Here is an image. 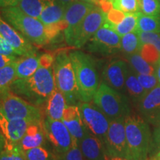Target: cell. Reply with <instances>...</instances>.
Segmentation results:
<instances>
[{"label": "cell", "instance_id": "obj_14", "mask_svg": "<svg viewBox=\"0 0 160 160\" xmlns=\"http://www.w3.org/2000/svg\"><path fill=\"white\" fill-rule=\"evenodd\" d=\"M129 67L125 61L116 59L110 62L102 71L104 82L113 89L125 93V80Z\"/></svg>", "mask_w": 160, "mask_h": 160}, {"label": "cell", "instance_id": "obj_5", "mask_svg": "<svg viewBox=\"0 0 160 160\" xmlns=\"http://www.w3.org/2000/svg\"><path fill=\"white\" fill-rule=\"evenodd\" d=\"M55 85L68 105H77L80 99L74 71L69 54L65 51L56 56L53 65Z\"/></svg>", "mask_w": 160, "mask_h": 160}, {"label": "cell", "instance_id": "obj_23", "mask_svg": "<svg viewBox=\"0 0 160 160\" xmlns=\"http://www.w3.org/2000/svg\"><path fill=\"white\" fill-rule=\"evenodd\" d=\"M65 9L59 0H52L44 8L39 19L44 25L58 23L64 19Z\"/></svg>", "mask_w": 160, "mask_h": 160}, {"label": "cell", "instance_id": "obj_6", "mask_svg": "<svg viewBox=\"0 0 160 160\" xmlns=\"http://www.w3.org/2000/svg\"><path fill=\"white\" fill-rule=\"evenodd\" d=\"M93 103L110 121L125 118L131 113L128 99L125 94L102 82L93 98Z\"/></svg>", "mask_w": 160, "mask_h": 160}, {"label": "cell", "instance_id": "obj_22", "mask_svg": "<svg viewBox=\"0 0 160 160\" xmlns=\"http://www.w3.org/2000/svg\"><path fill=\"white\" fill-rule=\"evenodd\" d=\"M39 66V57L37 54L19 58L15 62L17 79H25L31 77Z\"/></svg>", "mask_w": 160, "mask_h": 160}, {"label": "cell", "instance_id": "obj_45", "mask_svg": "<svg viewBox=\"0 0 160 160\" xmlns=\"http://www.w3.org/2000/svg\"><path fill=\"white\" fill-rule=\"evenodd\" d=\"M5 145V137H4L3 133H2L1 130H0V152L2 151Z\"/></svg>", "mask_w": 160, "mask_h": 160}, {"label": "cell", "instance_id": "obj_3", "mask_svg": "<svg viewBox=\"0 0 160 160\" xmlns=\"http://www.w3.org/2000/svg\"><path fill=\"white\" fill-rule=\"evenodd\" d=\"M74 71L80 99L91 102L99 88V75L94 59L91 56L80 51L69 53Z\"/></svg>", "mask_w": 160, "mask_h": 160}, {"label": "cell", "instance_id": "obj_27", "mask_svg": "<svg viewBox=\"0 0 160 160\" xmlns=\"http://www.w3.org/2000/svg\"><path fill=\"white\" fill-rule=\"evenodd\" d=\"M139 13L140 12L134 13H125L123 19L117 25L111 27V28L114 30L121 37L131 32L136 31L137 29L138 18H139Z\"/></svg>", "mask_w": 160, "mask_h": 160}, {"label": "cell", "instance_id": "obj_17", "mask_svg": "<svg viewBox=\"0 0 160 160\" xmlns=\"http://www.w3.org/2000/svg\"><path fill=\"white\" fill-rule=\"evenodd\" d=\"M31 122L24 119H8L0 112V130L5 143L19 144Z\"/></svg>", "mask_w": 160, "mask_h": 160}, {"label": "cell", "instance_id": "obj_34", "mask_svg": "<svg viewBox=\"0 0 160 160\" xmlns=\"http://www.w3.org/2000/svg\"><path fill=\"white\" fill-rule=\"evenodd\" d=\"M25 157L26 160H57L56 156L42 146L25 151Z\"/></svg>", "mask_w": 160, "mask_h": 160}, {"label": "cell", "instance_id": "obj_18", "mask_svg": "<svg viewBox=\"0 0 160 160\" xmlns=\"http://www.w3.org/2000/svg\"><path fill=\"white\" fill-rule=\"evenodd\" d=\"M62 121L69 131L72 139L77 140L79 144L86 131L79 106L68 105L64 111Z\"/></svg>", "mask_w": 160, "mask_h": 160}, {"label": "cell", "instance_id": "obj_19", "mask_svg": "<svg viewBox=\"0 0 160 160\" xmlns=\"http://www.w3.org/2000/svg\"><path fill=\"white\" fill-rule=\"evenodd\" d=\"M84 160H105L106 151L102 140L86 129L85 136L79 142Z\"/></svg>", "mask_w": 160, "mask_h": 160}, {"label": "cell", "instance_id": "obj_9", "mask_svg": "<svg viewBox=\"0 0 160 160\" xmlns=\"http://www.w3.org/2000/svg\"><path fill=\"white\" fill-rule=\"evenodd\" d=\"M77 105L79 106L82 119L86 129L92 135L102 140L105 145L110 120L94 103L82 102H79Z\"/></svg>", "mask_w": 160, "mask_h": 160}, {"label": "cell", "instance_id": "obj_12", "mask_svg": "<svg viewBox=\"0 0 160 160\" xmlns=\"http://www.w3.org/2000/svg\"><path fill=\"white\" fill-rule=\"evenodd\" d=\"M44 124L45 137L49 140L57 154H61L70 148L72 144L71 135L61 120H53L48 117Z\"/></svg>", "mask_w": 160, "mask_h": 160}, {"label": "cell", "instance_id": "obj_16", "mask_svg": "<svg viewBox=\"0 0 160 160\" xmlns=\"http://www.w3.org/2000/svg\"><path fill=\"white\" fill-rule=\"evenodd\" d=\"M95 6L94 4L81 0H75L66 8L64 20L67 22L68 27L64 31L65 37L68 36L79 25L88 13L94 8Z\"/></svg>", "mask_w": 160, "mask_h": 160}, {"label": "cell", "instance_id": "obj_38", "mask_svg": "<svg viewBox=\"0 0 160 160\" xmlns=\"http://www.w3.org/2000/svg\"><path fill=\"white\" fill-rule=\"evenodd\" d=\"M141 45L144 44H152L157 48V49L160 53V34L158 33L153 32H143L138 31Z\"/></svg>", "mask_w": 160, "mask_h": 160}, {"label": "cell", "instance_id": "obj_36", "mask_svg": "<svg viewBox=\"0 0 160 160\" xmlns=\"http://www.w3.org/2000/svg\"><path fill=\"white\" fill-rule=\"evenodd\" d=\"M57 160H84L77 140L73 139L71 146L65 153L56 155Z\"/></svg>", "mask_w": 160, "mask_h": 160}, {"label": "cell", "instance_id": "obj_44", "mask_svg": "<svg viewBox=\"0 0 160 160\" xmlns=\"http://www.w3.org/2000/svg\"><path fill=\"white\" fill-rule=\"evenodd\" d=\"M105 160H131V159H127V158H125V157H114V156H111L108 154V153H106L105 157Z\"/></svg>", "mask_w": 160, "mask_h": 160}, {"label": "cell", "instance_id": "obj_30", "mask_svg": "<svg viewBox=\"0 0 160 160\" xmlns=\"http://www.w3.org/2000/svg\"><path fill=\"white\" fill-rule=\"evenodd\" d=\"M16 79L15 62L0 69V97L10 91L11 85Z\"/></svg>", "mask_w": 160, "mask_h": 160}, {"label": "cell", "instance_id": "obj_29", "mask_svg": "<svg viewBox=\"0 0 160 160\" xmlns=\"http://www.w3.org/2000/svg\"><path fill=\"white\" fill-rule=\"evenodd\" d=\"M137 31L160 33V16H148L140 12Z\"/></svg>", "mask_w": 160, "mask_h": 160}, {"label": "cell", "instance_id": "obj_40", "mask_svg": "<svg viewBox=\"0 0 160 160\" xmlns=\"http://www.w3.org/2000/svg\"><path fill=\"white\" fill-rule=\"evenodd\" d=\"M19 59L17 56H8L0 53V69L15 62Z\"/></svg>", "mask_w": 160, "mask_h": 160}, {"label": "cell", "instance_id": "obj_1", "mask_svg": "<svg viewBox=\"0 0 160 160\" xmlns=\"http://www.w3.org/2000/svg\"><path fill=\"white\" fill-rule=\"evenodd\" d=\"M56 87L53 66H39L31 77L16 79L10 91L34 105H40L48 101Z\"/></svg>", "mask_w": 160, "mask_h": 160}, {"label": "cell", "instance_id": "obj_13", "mask_svg": "<svg viewBox=\"0 0 160 160\" xmlns=\"http://www.w3.org/2000/svg\"><path fill=\"white\" fill-rule=\"evenodd\" d=\"M0 33L5 37L19 57L36 54L34 48L29 40L18 32L13 26L2 19L0 16Z\"/></svg>", "mask_w": 160, "mask_h": 160}, {"label": "cell", "instance_id": "obj_49", "mask_svg": "<svg viewBox=\"0 0 160 160\" xmlns=\"http://www.w3.org/2000/svg\"><path fill=\"white\" fill-rule=\"evenodd\" d=\"M146 160H160V150L159 151H157L154 155L151 156Z\"/></svg>", "mask_w": 160, "mask_h": 160}, {"label": "cell", "instance_id": "obj_41", "mask_svg": "<svg viewBox=\"0 0 160 160\" xmlns=\"http://www.w3.org/2000/svg\"><path fill=\"white\" fill-rule=\"evenodd\" d=\"M54 62V58L48 53H44L39 56V64L42 67H52Z\"/></svg>", "mask_w": 160, "mask_h": 160}, {"label": "cell", "instance_id": "obj_4", "mask_svg": "<svg viewBox=\"0 0 160 160\" xmlns=\"http://www.w3.org/2000/svg\"><path fill=\"white\" fill-rule=\"evenodd\" d=\"M1 13L5 21L30 42L37 45L49 42L43 23L39 19L25 14L19 7L4 8L1 9Z\"/></svg>", "mask_w": 160, "mask_h": 160}, {"label": "cell", "instance_id": "obj_21", "mask_svg": "<svg viewBox=\"0 0 160 160\" xmlns=\"http://www.w3.org/2000/svg\"><path fill=\"white\" fill-rule=\"evenodd\" d=\"M68 104L62 93L57 87L51 93L47 101L46 113L48 117L53 120L62 119V116Z\"/></svg>", "mask_w": 160, "mask_h": 160}, {"label": "cell", "instance_id": "obj_2", "mask_svg": "<svg viewBox=\"0 0 160 160\" xmlns=\"http://www.w3.org/2000/svg\"><path fill=\"white\" fill-rule=\"evenodd\" d=\"M129 159L146 160L153 150V135L143 118L129 115L125 118Z\"/></svg>", "mask_w": 160, "mask_h": 160}, {"label": "cell", "instance_id": "obj_11", "mask_svg": "<svg viewBox=\"0 0 160 160\" xmlns=\"http://www.w3.org/2000/svg\"><path fill=\"white\" fill-rule=\"evenodd\" d=\"M88 50L107 55L121 50V37L114 30L104 25L89 40Z\"/></svg>", "mask_w": 160, "mask_h": 160}, {"label": "cell", "instance_id": "obj_32", "mask_svg": "<svg viewBox=\"0 0 160 160\" xmlns=\"http://www.w3.org/2000/svg\"><path fill=\"white\" fill-rule=\"evenodd\" d=\"M113 9L125 13H134L140 12L138 0H108Z\"/></svg>", "mask_w": 160, "mask_h": 160}, {"label": "cell", "instance_id": "obj_37", "mask_svg": "<svg viewBox=\"0 0 160 160\" xmlns=\"http://www.w3.org/2000/svg\"><path fill=\"white\" fill-rule=\"evenodd\" d=\"M135 74L137 76L139 83L141 84V85L142 86L143 88L145 90L147 93L154 88L155 87H157L158 85H159L156 74H141V73H135Z\"/></svg>", "mask_w": 160, "mask_h": 160}, {"label": "cell", "instance_id": "obj_20", "mask_svg": "<svg viewBox=\"0 0 160 160\" xmlns=\"http://www.w3.org/2000/svg\"><path fill=\"white\" fill-rule=\"evenodd\" d=\"M45 132L44 129V124L42 122L31 123L23 137L20 140L19 145L24 151L42 145L45 141Z\"/></svg>", "mask_w": 160, "mask_h": 160}, {"label": "cell", "instance_id": "obj_50", "mask_svg": "<svg viewBox=\"0 0 160 160\" xmlns=\"http://www.w3.org/2000/svg\"><path fill=\"white\" fill-rule=\"evenodd\" d=\"M159 2H160V0H159Z\"/></svg>", "mask_w": 160, "mask_h": 160}, {"label": "cell", "instance_id": "obj_31", "mask_svg": "<svg viewBox=\"0 0 160 160\" xmlns=\"http://www.w3.org/2000/svg\"><path fill=\"white\" fill-rule=\"evenodd\" d=\"M0 160H26L25 151L19 144L5 143L2 151L0 152Z\"/></svg>", "mask_w": 160, "mask_h": 160}, {"label": "cell", "instance_id": "obj_43", "mask_svg": "<svg viewBox=\"0 0 160 160\" xmlns=\"http://www.w3.org/2000/svg\"><path fill=\"white\" fill-rule=\"evenodd\" d=\"M19 2V0H0V8H4L17 6Z\"/></svg>", "mask_w": 160, "mask_h": 160}, {"label": "cell", "instance_id": "obj_42", "mask_svg": "<svg viewBox=\"0 0 160 160\" xmlns=\"http://www.w3.org/2000/svg\"><path fill=\"white\" fill-rule=\"evenodd\" d=\"M153 149L159 151L160 150V123L155 127L153 133Z\"/></svg>", "mask_w": 160, "mask_h": 160}, {"label": "cell", "instance_id": "obj_26", "mask_svg": "<svg viewBox=\"0 0 160 160\" xmlns=\"http://www.w3.org/2000/svg\"><path fill=\"white\" fill-rule=\"evenodd\" d=\"M52 0H19L17 7L25 14L39 19L44 8Z\"/></svg>", "mask_w": 160, "mask_h": 160}, {"label": "cell", "instance_id": "obj_46", "mask_svg": "<svg viewBox=\"0 0 160 160\" xmlns=\"http://www.w3.org/2000/svg\"><path fill=\"white\" fill-rule=\"evenodd\" d=\"M156 77H157L158 82H159V84L160 85V61L159 63L157 64V65L156 66Z\"/></svg>", "mask_w": 160, "mask_h": 160}, {"label": "cell", "instance_id": "obj_15", "mask_svg": "<svg viewBox=\"0 0 160 160\" xmlns=\"http://www.w3.org/2000/svg\"><path fill=\"white\" fill-rule=\"evenodd\" d=\"M142 117L154 127L160 123V85L146 93L139 103Z\"/></svg>", "mask_w": 160, "mask_h": 160}, {"label": "cell", "instance_id": "obj_35", "mask_svg": "<svg viewBox=\"0 0 160 160\" xmlns=\"http://www.w3.org/2000/svg\"><path fill=\"white\" fill-rule=\"evenodd\" d=\"M142 13L148 16H160L159 0H138Z\"/></svg>", "mask_w": 160, "mask_h": 160}, {"label": "cell", "instance_id": "obj_25", "mask_svg": "<svg viewBox=\"0 0 160 160\" xmlns=\"http://www.w3.org/2000/svg\"><path fill=\"white\" fill-rule=\"evenodd\" d=\"M127 59L130 64V68L135 73L141 74H155L156 66L148 62L139 53L128 55Z\"/></svg>", "mask_w": 160, "mask_h": 160}, {"label": "cell", "instance_id": "obj_48", "mask_svg": "<svg viewBox=\"0 0 160 160\" xmlns=\"http://www.w3.org/2000/svg\"><path fill=\"white\" fill-rule=\"evenodd\" d=\"M81 1L86 2H89V3H92V4H94V5L99 6L100 4L102 2L106 1V0H81Z\"/></svg>", "mask_w": 160, "mask_h": 160}, {"label": "cell", "instance_id": "obj_8", "mask_svg": "<svg viewBox=\"0 0 160 160\" xmlns=\"http://www.w3.org/2000/svg\"><path fill=\"white\" fill-rule=\"evenodd\" d=\"M106 13L99 6L96 5L79 25L65 37L68 45L77 48L83 47L96 32L104 25L106 21Z\"/></svg>", "mask_w": 160, "mask_h": 160}, {"label": "cell", "instance_id": "obj_47", "mask_svg": "<svg viewBox=\"0 0 160 160\" xmlns=\"http://www.w3.org/2000/svg\"><path fill=\"white\" fill-rule=\"evenodd\" d=\"M74 1L75 0H59V2L61 3L62 5L65 8L68 7V6L71 5V3H73Z\"/></svg>", "mask_w": 160, "mask_h": 160}, {"label": "cell", "instance_id": "obj_7", "mask_svg": "<svg viewBox=\"0 0 160 160\" xmlns=\"http://www.w3.org/2000/svg\"><path fill=\"white\" fill-rule=\"evenodd\" d=\"M0 112L8 119H24L31 123L41 122L42 115L37 106L11 91L0 97Z\"/></svg>", "mask_w": 160, "mask_h": 160}, {"label": "cell", "instance_id": "obj_33", "mask_svg": "<svg viewBox=\"0 0 160 160\" xmlns=\"http://www.w3.org/2000/svg\"><path fill=\"white\" fill-rule=\"evenodd\" d=\"M139 53L148 62L154 66H157L160 61V53L152 44L142 45Z\"/></svg>", "mask_w": 160, "mask_h": 160}, {"label": "cell", "instance_id": "obj_10", "mask_svg": "<svg viewBox=\"0 0 160 160\" xmlns=\"http://www.w3.org/2000/svg\"><path fill=\"white\" fill-rule=\"evenodd\" d=\"M106 153L114 157L129 159L128 148L126 139L125 118L110 121L105 140Z\"/></svg>", "mask_w": 160, "mask_h": 160}, {"label": "cell", "instance_id": "obj_28", "mask_svg": "<svg viewBox=\"0 0 160 160\" xmlns=\"http://www.w3.org/2000/svg\"><path fill=\"white\" fill-rule=\"evenodd\" d=\"M141 46L137 31L131 32L121 37V50L125 54L131 55L139 53Z\"/></svg>", "mask_w": 160, "mask_h": 160}, {"label": "cell", "instance_id": "obj_24", "mask_svg": "<svg viewBox=\"0 0 160 160\" xmlns=\"http://www.w3.org/2000/svg\"><path fill=\"white\" fill-rule=\"evenodd\" d=\"M125 92H127L133 102L137 105H139L140 101L147 93L131 68H129L128 73L125 80Z\"/></svg>", "mask_w": 160, "mask_h": 160}, {"label": "cell", "instance_id": "obj_39", "mask_svg": "<svg viewBox=\"0 0 160 160\" xmlns=\"http://www.w3.org/2000/svg\"><path fill=\"white\" fill-rule=\"evenodd\" d=\"M0 53L8 56H17V57L19 56L11 44L5 39V37L1 33H0Z\"/></svg>", "mask_w": 160, "mask_h": 160}]
</instances>
